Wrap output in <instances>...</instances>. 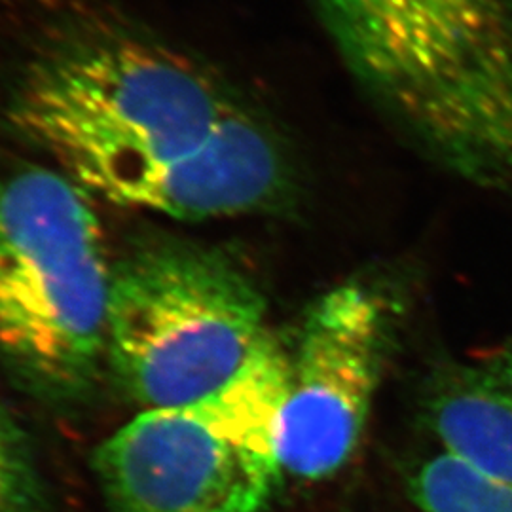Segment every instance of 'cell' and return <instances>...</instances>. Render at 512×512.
Listing matches in <instances>:
<instances>
[{"instance_id":"6da1fadb","label":"cell","mask_w":512,"mask_h":512,"mask_svg":"<svg viewBox=\"0 0 512 512\" xmlns=\"http://www.w3.org/2000/svg\"><path fill=\"white\" fill-rule=\"evenodd\" d=\"M357 86L429 158L512 198V0H311Z\"/></svg>"},{"instance_id":"7a4b0ae2","label":"cell","mask_w":512,"mask_h":512,"mask_svg":"<svg viewBox=\"0 0 512 512\" xmlns=\"http://www.w3.org/2000/svg\"><path fill=\"white\" fill-rule=\"evenodd\" d=\"M230 107L183 57L135 38H95L37 63L12 120L63 175L116 203L205 143Z\"/></svg>"},{"instance_id":"3957f363","label":"cell","mask_w":512,"mask_h":512,"mask_svg":"<svg viewBox=\"0 0 512 512\" xmlns=\"http://www.w3.org/2000/svg\"><path fill=\"white\" fill-rule=\"evenodd\" d=\"M110 266L88 190L33 167L0 181V355L67 395L107 355Z\"/></svg>"},{"instance_id":"277c9868","label":"cell","mask_w":512,"mask_h":512,"mask_svg":"<svg viewBox=\"0 0 512 512\" xmlns=\"http://www.w3.org/2000/svg\"><path fill=\"white\" fill-rule=\"evenodd\" d=\"M272 340L264 296L215 249L160 243L114 266L107 357L145 410L217 393Z\"/></svg>"},{"instance_id":"5b68a950","label":"cell","mask_w":512,"mask_h":512,"mask_svg":"<svg viewBox=\"0 0 512 512\" xmlns=\"http://www.w3.org/2000/svg\"><path fill=\"white\" fill-rule=\"evenodd\" d=\"M289 355L272 340L232 384L143 410L95 452L110 512H258L283 476L277 423Z\"/></svg>"},{"instance_id":"8992f818","label":"cell","mask_w":512,"mask_h":512,"mask_svg":"<svg viewBox=\"0 0 512 512\" xmlns=\"http://www.w3.org/2000/svg\"><path fill=\"white\" fill-rule=\"evenodd\" d=\"M391 327L384 293L363 281L336 285L311 304L277 423L283 475L321 480L348 463L382 380Z\"/></svg>"},{"instance_id":"52a82bcc","label":"cell","mask_w":512,"mask_h":512,"mask_svg":"<svg viewBox=\"0 0 512 512\" xmlns=\"http://www.w3.org/2000/svg\"><path fill=\"white\" fill-rule=\"evenodd\" d=\"M291 192L293 167L274 131L232 105L205 143L133 184L116 203L207 220L272 209Z\"/></svg>"},{"instance_id":"ba28073f","label":"cell","mask_w":512,"mask_h":512,"mask_svg":"<svg viewBox=\"0 0 512 512\" xmlns=\"http://www.w3.org/2000/svg\"><path fill=\"white\" fill-rule=\"evenodd\" d=\"M425 420L442 452L512 486V399L486 370H448L431 387Z\"/></svg>"},{"instance_id":"9c48e42d","label":"cell","mask_w":512,"mask_h":512,"mask_svg":"<svg viewBox=\"0 0 512 512\" xmlns=\"http://www.w3.org/2000/svg\"><path fill=\"white\" fill-rule=\"evenodd\" d=\"M410 494L421 512H512V486L444 452L421 463L410 478Z\"/></svg>"},{"instance_id":"30bf717a","label":"cell","mask_w":512,"mask_h":512,"mask_svg":"<svg viewBox=\"0 0 512 512\" xmlns=\"http://www.w3.org/2000/svg\"><path fill=\"white\" fill-rule=\"evenodd\" d=\"M35 475L16 421L0 404V512H31Z\"/></svg>"},{"instance_id":"8fae6325","label":"cell","mask_w":512,"mask_h":512,"mask_svg":"<svg viewBox=\"0 0 512 512\" xmlns=\"http://www.w3.org/2000/svg\"><path fill=\"white\" fill-rule=\"evenodd\" d=\"M486 372L512 399V348L505 349L499 357H495Z\"/></svg>"}]
</instances>
